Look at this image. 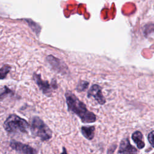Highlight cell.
<instances>
[{
  "label": "cell",
  "mask_w": 154,
  "mask_h": 154,
  "mask_svg": "<svg viewBox=\"0 0 154 154\" xmlns=\"http://www.w3.org/2000/svg\"><path fill=\"white\" fill-rule=\"evenodd\" d=\"M5 130L9 133L20 132L27 133L29 128V125L28 122L15 114L8 116L3 124Z\"/></svg>",
  "instance_id": "obj_2"
},
{
  "label": "cell",
  "mask_w": 154,
  "mask_h": 154,
  "mask_svg": "<svg viewBox=\"0 0 154 154\" xmlns=\"http://www.w3.org/2000/svg\"><path fill=\"white\" fill-rule=\"evenodd\" d=\"M31 132L33 135L38 137L43 141H47L52 137V132L49 127L38 117H34L31 122Z\"/></svg>",
  "instance_id": "obj_3"
},
{
  "label": "cell",
  "mask_w": 154,
  "mask_h": 154,
  "mask_svg": "<svg viewBox=\"0 0 154 154\" xmlns=\"http://www.w3.org/2000/svg\"><path fill=\"white\" fill-rule=\"evenodd\" d=\"M8 94H13V92L7 86H4V91L0 94V100H2Z\"/></svg>",
  "instance_id": "obj_14"
},
{
  "label": "cell",
  "mask_w": 154,
  "mask_h": 154,
  "mask_svg": "<svg viewBox=\"0 0 154 154\" xmlns=\"http://www.w3.org/2000/svg\"><path fill=\"white\" fill-rule=\"evenodd\" d=\"M147 138L150 145L154 148V131H151L147 135Z\"/></svg>",
  "instance_id": "obj_15"
},
{
  "label": "cell",
  "mask_w": 154,
  "mask_h": 154,
  "mask_svg": "<svg viewBox=\"0 0 154 154\" xmlns=\"http://www.w3.org/2000/svg\"><path fill=\"white\" fill-rule=\"evenodd\" d=\"M87 97H93L100 105H103L106 102V100L102 94L101 88L97 84H94L90 87L87 93Z\"/></svg>",
  "instance_id": "obj_7"
},
{
  "label": "cell",
  "mask_w": 154,
  "mask_h": 154,
  "mask_svg": "<svg viewBox=\"0 0 154 154\" xmlns=\"http://www.w3.org/2000/svg\"><path fill=\"white\" fill-rule=\"evenodd\" d=\"M10 146L19 154H37L38 151L29 145L23 144L21 142L11 140Z\"/></svg>",
  "instance_id": "obj_4"
},
{
  "label": "cell",
  "mask_w": 154,
  "mask_h": 154,
  "mask_svg": "<svg viewBox=\"0 0 154 154\" xmlns=\"http://www.w3.org/2000/svg\"><path fill=\"white\" fill-rule=\"evenodd\" d=\"M153 154H154V153H153Z\"/></svg>",
  "instance_id": "obj_17"
},
{
  "label": "cell",
  "mask_w": 154,
  "mask_h": 154,
  "mask_svg": "<svg viewBox=\"0 0 154 154\" xmlns=\"http://www.w3.org/2000/svg\"><path fill=\"white\" fill-rule=\"evenodd\" d=\"M81 131L82 135L88 140H91L94 136L95 126H83L81 128Z\"/></svg>",
  "instance_id": "obj_10"
},
{
  "label": "cell",
  "mask_w": 154,
  "mask_h": 154,
  "mask_svg": "<svg viewBox=\"0 0 154 154\" xmlns=\"http://www.w3.org/2000/svg\"><path fill=\"white\" fill-rule=\"evenodd\" d=\"M118 153L120 154H138V150L131 144L129 138H125L120 143Z\"/></svg>",
  "instance_id": "obj_8"
},
{
  "label": "cell",
  "mask_w": 154,
  "mask_h": 154,
  "mask_svg": "<svg viewBox=\"0 0 154 154\" xmlns=\"http://www.w3.org/2000/svg\"><path fill=\"white\" fill-rule=\"evenodd\" d=\"M46 61L52 67V68L61 74H66L68 72V68L66 64L60 59L55 57L52 55H49L46 57Z\"/></svg>",
  "instance_id": "obj_5"
},
{
  "label": "cell",
  "mask_w": 154,
  "mask_h": 154,
  "mask_svg": "<svg viewBox=\"0 0 154 154\" xmlns=\"http://www.w3.org/2000/svg\"><path fill=\"white\" fill-rule=\"evenodd\" d=\"M132 139L139 149H142L144 147L145 143L143 141V135L140 131H137L134 132L132 135Z\"/></svg>",
  "instance_id": "obj_9"
},
{
  "label": "cell",
  "mask_w": 154,
  "mask_h": 154,
  "mask_svg": "<svg viewBox=\"0 0 154 154\" xmlns=\"http://www.w3.org/2000/svg\"><path fill=\"white\" fill-rule=\"evenodd\" d=\"M33 79L40 90L43 92L44 94L46 95L47 96H50L51 95L53 89L51 84H49L48 81L43 80L40 75L37 73H33Z\"/></svg>",
  "instance_id": "obj_6"
},
{
  "label": "cell",
  "mask_w": 154,
  "mask_h": 154,
  "mask_svg": "<svg viewBox=\"0 0 154 154\" xmlns=\"http://www.w3.org/2000/svg\"><path fill=\"white\" fill-rule=\"evenodd\" d=\"M89 85V83L87 81H80L78 84L76 86V90L79 91V92H81L84 91L85 89L87 88L88 86Z\"/></svg>",
  "instance_id": "obj_13"
},
{
  "label": "cell",
  "mask_w": 154,
  "mask_h": 154,
  "mask_svg": "<svg viewBox=\"0 0 154 154\" xmlns=\"http://www.w3.org/2000/svg\"><path fill=\"white\" fill-rule=\"evenodd\" d=\"M61 154H67V152L66 147H63V152H62V153Z\"/></svg>",
  "instance_id": "obj_16"
},
{
  "label": "cell",
  "mask_w": 154,
  "mask_h": 154,
  "mask_svg": "<svg viewBox=\"0 0 154 154\" xmlns=\"http://www.w3.org/2000/svg\"><path fill=\"white\" fill-rule=\"evenodd\" d=\"M11 70V67L8 65L5 64L0 69V79H4L8 73V72Z\"/></svg>",
  "instance_id": "obj_12"
},
{
  "label": "cell",
  "mask_w": 154,
  "mask_h": 154,
  "mask_svg": "<svg viewBox=\"0 0 154 154\" xmlns=\"http://www.w3.org/2000/svg\"><path fill=\"white\" fill-rule=\"evenodd\" d=\"M25 20L28 23V26L32 29V31L34 32H35V34L37 35H38L41 31L40 26L38 23H37L36 22H35L34 21L29 19H25Z\"/></svg>",
  "instance_id": "obj_11"
},
{
  "label": "cell",
  "mask_w": 154,
  "mask_h": 154,
  "mask_svg": "<svg viewBox=\"0 0 154 154\" xmlns=\"http://www.w3.org/2000/svg\"><path fill=\"white\" fill-rule=\"evenodd\" d=\"M65 97L69 111L78 116L82 122L84 123H90L96 120L95 114L88 111L86 105L73 93L67 91L65 94Z\"/></svg>",
  "instance_id": "obj_1"
}]
</instances>
